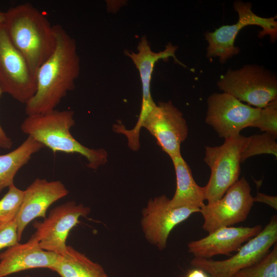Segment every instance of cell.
Listing matches in <instances>:
<instances>
[{
    "label": "cell",
    "instance_id": "ac0fdd59",
    "mask_svg": "<svg viewBox=\"0 0 277 277\" xmlns=\"http://www.w3.org/2000/svg\"><path fill=\"white\" fill-rule=\"evenodd\" d=\"M176 176V189L169 200L172 207H190L201 208L205 200L204 187L194 181L191 170L181 154L171 157Z\"/></svg>",
    "mask_w": 277,
    "mask_h": 277
},
{
    "label": "cell",
    "instance_id": "d4e9b609",
    "mask_svg": "<svg viewBox=\"0 0 277 277\" xmlns=\"http://www.w3.org/2000/svg\"><path fill=\"white\" fill-rule=\"evenodd\" d=\"M19 243L15 219L11 221L0 222V250Z\"/></svg>",
    "mask_w": 277,
    "mask_h": 277
},
{
    "label": "cell",
    "instance_id": "3957f363",
    "mask_svg": "<svg viewBox=\"0 0 277 277\" xmlns=\"http://www.w3.org/2000/svg\"><path fill=\"white\" fill-rule=\"evenodd\" d=\"M75 125L72 110L58 111L27 115L21 125L22 131L54 153H78L85 157L87 166L96 169L107 162L105 150L90 149L78 142L70 132Z\"/></svg>",
    "mask_w": 277,
    "mask_h": 277
},
{
    "label": "cell",
    "instance_id": "6da1fadb",
    "mask_svg": "<svg viewBox=\"0 0 277 277\" xmlns=\"http://www.w3.org/2000/svg\"><path fill=\"white\" fill-rule=\"evenodd\" d=\"M54 29L56 47L37 71L35 93L25 104L27 115L55 110L67 93L74 88L80 73L75 40L61 25H54Z\"/></svg>",
    "mask_w": 277,
    "mask_h": 277
},
{
    "label": "cell",
    "instance_id": "83f0119b",
    "mask_svg": "<svg viewBox=\"0 0 277 277\" xmlns=\"http://www.w3.org/2000/svg\"><path fill=\"white\" fill-rule=\"evenodd\" d=\"M186 277H208V276L204 271L197 268L189 272Z\"/></svg>",
    "mask_w": 277,
    "mask_h": 277
},
{
    "label": "cell",
    "instance_id": "5b68a950",
    "mask_svg": "<svg viewBox=\"0 0 277 277\" xmlns=\"http://www.w3.org/2000/svg\"><path fill=\"white\" fill-rule=\"evenodd\" d=\"M247 137L241 134L225 139L219 146H206L204 161L211 174L204 187L205 200L211 203L220 200L239 180L241 155Z\"/></svg>",
    "mask_w": 277,
    "mask_h": 277
},
{
    "label": "cell",
    "instance_id": "9c48e42d",
    "mask_svg": "<svg viewBox=\"0 0 277 277\" xmlns=\"http://www.w3.org/2000/svg\"><path fill=\"white\" fill-rule=\"evenodd\" d=\"M253 197L247 181H236L219 200L204 205L200 211L204 219L202 228L209 233L223 227L245 221L253 206Z\"/></svg>",
    "mask_w": 277,
    "mask_h": 277
},
{
    "label": "cell",
    "instance_id": "9a60e30c",
    "mask_svg": "<svg viewBox=\"0 0 277 277\" xmlns=\"http://www.w3.org/2000/svg\"><path fill=\"white\" fill-rule=\"evenodd\" d=\"M263 229L254 227H223L208 235L188 244V251L194 257L210 259L217 255H229L238 251L242 245L258 234Z\"/></svg>",
    "mask_w": 277,
    "mask_h": 277
},
{
    "label": "cell",
    "instance_id": "603a6c76",
    "mask_svg": "<svg viewBox=\"0 0 277 277\" xmlns=\"http://www.w3.org/2000/svg\"><path fill=\"white\" fill-rule=\"evenodd\" d=\"M24 195L22 190L12 184L0 200V222L14 220L18 212Z\"/></svg>",
    "mask_w": 277,
    "mask_h": 277
},
{
    "label": "cell",
    "instance_id": "52a82bcc",
    "mask_svg": "<svg viewBox=\"0 0 277 277\" xmlns=\"http://www.w3.org/2000/svg\"><path fill=\"white\" fill-rule=\"evenodd\" d=\"M277 241V218L273 216L256 236L242 246L237 253L223 261L194 257L191 264L212 277H232L240 270L249 267L265 257Z\"/></svg>",
    "mask_w": 277,
    "mask_h": 277
},
{
    "label": "cell",
    "instance_id": "7402d4cb",
    "mask_svg": "<svg viewBox=\"0 0 277 277\" xmlns=\"http://www.w3.org/2000/svg\"><path fill=\"white\" fill-rule=\"evenodd\" d=\"M232 277H277V245L260 261L244 268Z\"/></svg>",
    "mask_w": 277,
    "mask_h": 277
},
{
    "label": "cell",
    "instance_id": "f1b7e54d",
    "mask_svg": "<svg viewBox=\"0 0 277 277\" xmlns=\"http://www.w3.org/2000/svg\"><path fill=\"white\" fill-rule=\"evenodd\" d=\"M4 15V12H3L0 10V22H3Z\"/></svg>",
    "mask_w": 277,
    "mask_h": 277
},
{
    "label": "cell",
    "instance_id": "e0dca14e",
    "mask_svg": "<svg viewBox=\"0 0 277 277\" xmlns=\"http://www.w3.org/2000/svg\"><path fill=\"white\" fill-rule=\"evenodd\" d=\"M177 49L176 46L169 43L163 51L153 52L147 37L143 36L138 43L137 52L128 50L125 51L126 55L131 59L140 73L142 87L141 107L151 108L156 104L152 99L150 91L152 74L156 62L160 60H165L172 57L176 63L185 67L175 56Z\"/></svg>",
    "mask_w": 277,
    "mask_h": 277
},
{
    "label": "cell",
    "instance_id": "44dd1931",
    "mask_svg": "<svg viewBox=\"0 0 277 277\" xmlns=\"http://www.w3.org/2000/svg\"><path fill=\"white\" fill-rule=\"evenodd\" d=\"M263 154H272L276 157L275 139L266 133L247 137L241 152V163L250 157Z\"/></svg>",
    "mask_w": 277,
    "mask_h": 277
},
{
    "label": "cell",
    "instance_id": "8992f818",
    "mask_svg": "<svg viewBox=\"0 0 277 277\" xmlns=\"http://www.w3.org/2000/svg\"><path fill=\"white\" fill-rule=\"evenodd\" d=\"M233 8L239 16L235 23L222 26L213 32L207 31L205 34L208 43L207 56L209 58L217 57L221 63L240 53V50L235 46L234 41L240 31L245 27L259 26L263 29L260 35L261 37L269 35L273 41L276 38L275 17L266 18L257 15L252 11L251 4L249 2L235 1Z\"/></svg>",
    "mask_w": 277,
    "mask_h": 277
},
{
    "label": "cell",
    "instance_id": "30bf717a",
    "mask_svg": "<svg viewBox=\"0 0 277 277\" xmlns=\"http://www.w3.org/2000/svg\"><path fill=\"white\" fill-rule=\"evenodd\" d=\"M261 109L244 104L226 92L214 93L207 100L205 122L220 137L240 135L258 117Z\"/></svg>",
    "mask_w": 277,
    "mask_h": 277
},
{
    "label": "cell",
    "instance_id": "ba28073f",
    "mask_svg": "<svg viewBox=\"0 0 277 277\" xmlns=\"http://www.w3.org/2000/svg\"><path fill=\"white\" fill-rule=\"evenodd\" d=\"M0 88L25 104L36 89L35 76L12 43L3 22H0Z\"/></svg>",
    "mask_w": 277,
    "mask_h": 277
},
{
    "label": "cell",
    "instance_id": "8fae6325",
    "mask_svg": "<svg viewBox=\"0 0 277 277\" xmlns=\"http://www.w3.org/2000/svg\"><path fill=\"white\" fill-rule=\"evenodd\" d=\"M90 209L82 204L70 201L50 210L42 222H34L33 234L44 250L62 254L66 250V240L71 230L81 217H86Z\"/></svg>",
    "mask_w": 277,
    "mask_h": 277
},
{
    "label": "cell",
    "instance_id": "f546056e",
    "mask_svg": "<svg viewBox=\"0 0 277 277\" xmlns=\"http://www.w3.org/2000/svg\"><path fill=\"white\" fill-rule=\"evenodd\" d=\"M25 277H30V276L29 275H27V276H26Z\"/></svg>",
    "mask_w": 277,
    "mask_h": 277
},
{
    "label": "cell",
    "instance_id": "2e32d148",
    "mask_svg": "<svg viewBox=\"0 0 277 277\" xmlns=\"http://www.w3.org/2000/svg\"><path fill=\"white\" fill-rule=\"evenodd\" d=\"M58 255L43 249L32 234L25 243H18L0 253V277L34 268L52 270Z\"/></svg>",
    "mask_w": 277,
    "mask_h": 277
},
{
    "label": "cell",
    "instance_id": "7a4b0ae2",
    "mask_svg": "<svg viewBox=\"0 0 277 277\" xmlns=\"http://www.w3.org/2000/svg\"><path fill=\"white\" fill-rule=\"evenodd\" d=\"M3 23L12 43L35 76L55 50L54 25L45 14L29 3L10 8L4 12Z\"/></svg>",
    "mask_w": 277,
    "mask_h": 277
},
{
    "label": "cell",
    "instance_id": "cb8c5ba5",
    "mask_svg": "<svg viewBox=\"0 0 277 277\" xmlns=\"http://www.w3.org/2000/svg\"><path fill=\"white\" fill-rule=\"evenodd\" d=\"M249 127H256L274 138H277V99L261 109L258 117Z\"/></svg>",
    "mask_w": 277,
    "mask_h": 277
},
{
    "label": "cell",
    "instance_id": "484cf974",
    "mask_svg": "<svg viewBox=\"0 0 277 277\" xmlns=\"http://www.w3.org/2000/svg\"><path fill=\"white\" fill-rule=\"evenodd\" d=\"M254 202H258L265 203L275 209L277 208V197L266 195L264 193L258 192L255 197H253Z\"/></svg>",
    "mask_w": 277,
    "mask_h": 277
},
{
    "label": "cell",
    "instance_id": "d6986e66",
    "mask_svg": "<svg viewBox=\"0 0 277 277\" xmlns=\"http://www.w3.org/2000/svg\"><path fill=\"white\" fill-rule=\"evenodd\" d=\"M52 271L61 277H109L100 264L68 245Z\"/></svg>",
    "mask_w": 277,
    "mask_h": 277
},
{
    "label": "cell",
    "instance_id": "4dcf8cb0",
    "mask_svg": "<svg viewBox=\"0 0 277 277\" xmlns=\"http://www.w3.org/2000/svg\"><path fill=\"white\" fill-rule=\"evenodd\" d=\"M146 277H147V276H146Z\"/></svg>",
    "mask_w": 277,
    "mask_h": 277
},
{
    "label": "cell",
    "instance_id": "ffe728a7",
    "mask_svg": "<svg viewBox=\"0 0 277 277\" xmlns=\"http://www.w3.org/2000/svg\"><path fill=\"white\" fill-rule=\"evenodd\" d=\"M44 147L30 136L13 151L0 154V193L14 184V177L18 170L27 164L32 156Z\"/></svg>",
    "mask_w": 277,
    "mask_h": 277
},
{
    "label": "cell",
    "instance_id": "4fadbf2b",
    "mask_svg": "<svg viewBox=\"0 0 277 277\" xmlns=\"http://www.w3.org/2000/svg\"><path fill=\"white\" fill-rule=\"evenodd\" d=\"M143 127L154 136L170 158L181 154V145L187 137L188 128L182 113L171 101L159 102Z\"/></svg>",
    "mask_w": 277,
    "mask_h": 277
},
{
    "label": "cell",
    "instance_id": "7c38bea8",
    "mask_svg": "<svg viewBox=\"0 0 277 277\" xmlns=\"http://www.w3.org/2000/svg\"><path fill=\"white\" fill-rule=\"evenodd\" d=\"M169 200L165 195L155 197L142 211L141 226L145 238L160 250L166 247L169 235L176 225L200 211L194 207H172Z\"/></svg>",
    "mask_w": 277,
    "mask_h": 277
},
{
    "label": "cell",
    "instance_id": "277c9868",
    "mask_svg": "<svg viewBox=\"0 0 277 277\" xmlns=\"http://www.w3.org/2000/svg\"><path fill=\"white\" fill-rule=\"evenodd\" d=\"M219 89L241 102L263 108L277 99L276 76L262 66L246 65L229 69L217 82Z\"/></svg>",
    "mask_w": 277,
    "mask_h": 277
},
{
    "label": "cell",
    "instance_id": "4316f807",
    "mask_svg": "<svg viewBox=\"0 0 277 277\" xmlns=\"http://www.w3.org/2000/svg\"><path fill=\"white\" fill-rule=\"evenodd\" d=\"M0 88V97L3 94ZM12 146L11 139L7 135L0 125V148L10 149Z\"/></svg>",
    "mask_w": 277,
    "mask_h": 277
},
{
    "label": "cell",
    "instance_id": "5bb4252c",
    "mask_svg": "<svg viewBox=\"0 0 277 277\" xmlns=\"http://www.w3.org/2000/svg\"><path fill=\"white\" fill-rule=\"evenodd\" d=\"M69 193L60 181H48L36 179L25 190L22 202L15 217L19 242L27 225L37 217H46L48 208Z\"/></svg>",
    "mask_w": 277,
    "mask_h": 277
}]
</instances>
